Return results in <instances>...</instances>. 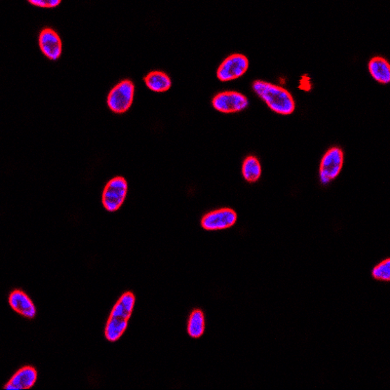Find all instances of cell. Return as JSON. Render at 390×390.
I'll return each mask as SVG.
<instances>
[{"label": "cell", "instance_id": "cell-1", "mask_svg": "<svg viewBox=\"0 0 390 390\" xmlns=\"http://www.w3.org/2000/svg\"><path fill=\"white\" fill-rule=\"evenodd\" d=\"M252 88L274 113L290 116L295 111V100L286 89L263 80L254 81Z\"/></svg>", "mask_w": 390, "mask_h": 390}, {"label": "cell", "instance_id": "cell-2", "mask_svg": "<svg viewBox=\"0 0 390 390\" xmlns=\"http://www.w3.org/2000/svg\"><path fill=\"white\" fill-rule=\"evenodd\" d=\"M135 302L136 298L131 292H126L119 298L118 303L111 310L105 328V336L107 340L111 343L116 342L125 333L128 322L134 310Z\"/></svg>", "mask_w": 390, "mask_h": 390}, {"label": "cell", "instance_id": "cell-3", "mask_svg": "<svg viewBox=\"0 0 390 390\" xmlns=\"http://www.w3.org/2000/svg\"><path fill=\"white\" fill-rule=\"evenodd\" d=\"M135 86L132 81H120L107 95V106L116 113H124L130 109L134 100Z\"/></svg>", "mask_w": 390, "mask_h": 390}, {"label": "cell", "instance_id": "cell-4", "mask_svg": "<svg viewBox=\"0 0 390 390\" xmlns=\"http://www.w3.org/2000/svg\"><path fill=\"white\" fill-rule=\"evenodd\" d=\"M128 184L123 177L109 180L102 191V202L105 209L116 212L120 209L127 195Z\"/></svg>", "mask_w": 390, "mask_h": 390}, {"label": "cell", "instance_id": "cell-5", "mask_svg": "<svg viewBox=\"0 0 390 390\" xmlns=\"http://www.w3.org/2000/svg\"><path fill=\"white\" fill-rule=\"evenodd\" d=\"M343 161V151L340 148H332L329 149L320 162L319 179L320 183L327 186L332 183L334 180L337 179L340 173L342 172Z\"/></svg>", "mask_w": 390, "mask_h": 390}, {"label": "cell", "instance_id": "cell-6", "mask_svg": "<svg viewBox=\"0 0 390 390\" xmlns=\"http://www.w3.org/2000/svg\"><path fill=\"white\" fill-rule=\"evenodd\" d=\"M249 60L242 54H233L228 58L217 71V76L221 81H231L239 78L248 71Z\"/></svg>", "mask_w": 390, "mask_h": 390}, {"label": "cell", "instance_id": "cell-7", "mask_svg": "<svg viewBox=\"0 0 390 390\" xmlns=\"http://www.w3.org/2000/svg\"><path fill=\"white\" fill-rule=\"evenodd\" d=\"M237 221V214L235 210L221 208L204 215L202 219V226L205 230H224L235 226Z\"/></svg>", "mask_w": 390, "mask_h": 390}, {"label": "cell", "instance_id": "cell-8", "mask_svg": "<svg viewBox=\"0 0 390 390\" xmlns=\"http://www.w3.org/2000/svg\"><path fill=\"white\" fill-rule=\"evenodd\" d=\"M212 105L219 113H235L246 109L249 106V101L241 93L228 91L215 96Z\"/></svg>", "mask_w": 390, "mask_h": 390}, {"label": "cell", "instance_id": "cell-9", "mask_svg": "<svg viewBox=\"0 0 390 390\" xmlns=\"http://www.w3.org/2000/svg\"><path fill=\"white\" fill-rule=\"evenodd\" d=\"M39 47L41 52L49 60L56 61L62 55V41L57 32L50 28L41 30L39 36Z\"/></svg>", "mask_w": 390, "mask_h": 390}, {"label": "cell", "instance_id": "cell-10", "mask_svg": "<svg viewBox=\"0 0 390 390\" xmlns=\"http://www.w3.org/2000/svg\"><path fill=\"white\" fill-rule=\"evenodd\" d=\"M9 305L14 312L28 319H34L36 315V305L29 296L21 290H14L8 299Z\"/></svg>", "mask_w": 390, "mask_h": 390}, {"label": "cell", "instance_id": "cell-11", "mask_svg": "<svg viewBox=\"0 0 390 390\" xmlns=\"http://www.w3.org/2000/svg\"><path fill=\"white\" fill-rule=\"evenodd\" d=\"M37 380V371L34 367L25 366L14 373L4 389L8 390L30 389L34 387Z\"/></svg>", "mask_w": 390, "mask_h": 390}, {"label": "cell", "instance_id": "cell-12", "mask_svg": "<svg viewBox=\"0 0 390 390\" xmlns=\"http://www.w3.org/2000/svg\"><path fill=\"white\" fill-rule=\"evenodd\" d=\"M371 76L378 83L389 84L390 83V65L384 58L373 57L368 65Z\"/></svg>", "mask_w": 390, "mask_h": 390}, {"label": "cell", "instance_id": "cell-13", "mask_svg": "<svg viewBox=\"0 0 390 390\" xmlns=\"http://www.w3.org/2000/svg\"><path fill=\"white\" fill-rule=\"evenodd\" d=\"M144 83L153 92H166L172 86L171 78L165 72L153 71L144 77Z\"/></svg>", "mask_w": 390, "mask_h": 390}, {"label": "cell", "instance_id": "cell-14", "mask_svg": "<svg viewBox=\"0 0 390 390\" xmlns=\"http://www.w3.org/2000/svg\"><path fill=\"white\" fill-rule=\"evenodd\" d=\"M189 337L193 338H202L205 333V315L200 310H195L188 317V328Z\"/></svg>", "mask_w": 390, "mask_h": 390}, {"label": "cell", "instance_id": "cell-15", "mask_svg": "<svg viewBox=\"0 0 390 390\" xmlns=\"http://www.w3.org/2000/svg\"><path fill=\"white\" fill-rule=\"evenodd\" d=\"M242 176L245 181L250 184L256 183L261 176V166L260 161L254 156H248L243 161Z\"/></svg>", "mask_w": 390, "mask_h": 390}, {"label": "cell", "instance_id": "cell-16", "mask_svg": "<svg viewBox=\"0 0 390 390\" xmlns=\"http://www.w3.org/2000/svg\"><path fill=\"white\" fill-rule=\"evenodd\" d=\"M372 277L378 281L389 282L390 280V260L385 259L376 266L372 270Z\"/></svg>", "mask_w": 390, "mask_h": 390}, {"label": "cell", "instance_id": "cell-17", "mask_svg": "<svg viewBox=\"0 0 390 390\" xmlns=\"http://www.w3.org/2000/svg\"><path fill=\"white\" fill-rule=\"evenodd\" d=\"M29 2L32 6L42 7V8H54L61 3L60 0H30Z\"/></svg>", "mask_w": 390, "mask_h": 390}]
</instances>
